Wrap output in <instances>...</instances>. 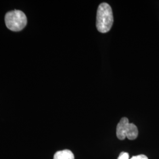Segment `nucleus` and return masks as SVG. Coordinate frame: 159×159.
Returning <instances> with one entry per match:
<instances>
[{"label":"nucleus","mask_w":159,"mask_h":159,"mask_svg":"<svg viewBox=\"0 0 159 159\" xmlns=\"http://www.w3.org/2000/svg\"><path fill=\"white\" fill-rule=\"evenodd\" d=\"M113 21L111 7L106 2L100 4L97 11L96 27L97 30L102 33H107L111 28Z\"/></svg>","instance_id":"f257e3e1"},{"label":"nucleus","mask_w":159,"mask_h":159,"mask_svg":"<svg viewBox=\"0 0 159 159\" xmlns=\"http://www.w3.org/2000/svg\"><path fill=\"white\" fill-rule=\"evenodd\" d=\"M6 26L13 31H20L27 25V19L25 14L20 10L8 12L5 17Z\"/></svg>","instance_id":"f03ea898"},{"label":"nucleus","mask_w":159,"mask_h":159,"mask_svg":"<svg viewBox=\"0 0 159 159\" xmlns=\"http://www.w3.org/2000/svg\"><path fill=\"white\" fill-rule=\"evenodd\" d=\"M129 120L126 117H123L120 120L119 123L117 125L116 134L117 138L121 140H125L126 137V131L129 125Z\"/></svg>","instance_id":"7ed1b4c3"},{"label":"nucleus","mask_w":159,"mask_h":159,"mask_svg":"<svg viewBox=\"0 0 159 159\" xmlns=\"http://www.w3.org/2000/svg\"><path fill=\"white\" fill-rule=\"evenodd\" d=\"M139 131L136 125L133 123H129L126 131V137L130 140H135L138 136Z\"/></svg>","instance_id":"20e7f679"},{"label":"nucleus","mask_w":159,"mask_h":159,"mask_svg":"<svg viewBox=\"0 0 159 159\" xmlns=\"http://www.w3.org/2000/svg\"><path fill=\"white\" fill-rule=\"evenodd\" d=\"M53 159H74V156L71 151L64 150L56 152Z\"/></svg>","instance_id":"39448f33"},{"label":"nucleus","mask_w":159,"mask_h":159,"mask_svg":"<svg viewBox=\"0 0 159 159\" xmlns=\"http://www.w3.org/2000/svg\"><path fill=\"white\" fill-rule=\"evenodd\" d=\"M117 159H129V155L127 153L121 152Z\"/></svg>","instance_id":"423d86ee"},{"label":"nucleus","mask_w":159,"mask_h":159,"mask_svg":"<svg viewBox=\"0 0 159 159\" xmlns=\"http://www.w3.org/2000/svg\"><path fill=\"white\" fill-rule=\"evenodd\" d=\"M130 159H148V157L144 154H140L132 157Z\"/></svg>","instance_id":"0eeeda50"}]
</instances>
